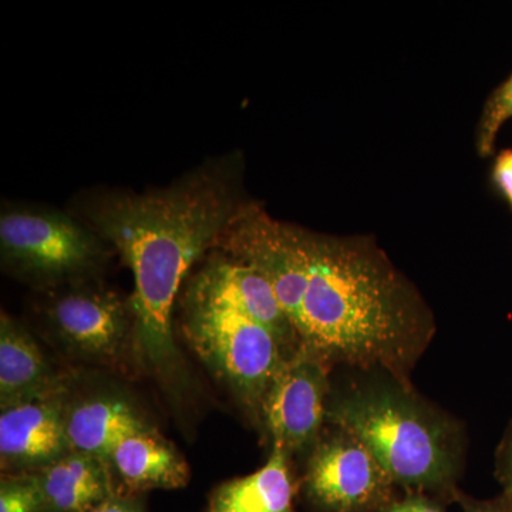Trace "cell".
Instances as JSON below:
<instances>
[{"label":"cell","mask_w":512,"mask_h":512,"mask_svg":"<svg viewBox=\"0 0 512 512\" xmlns=\"http://www.w3.org/2000/svg\"><path fill=\"white\" fill-rule=\"evenodd\" d=\"M491 181L495 190L512 211V148L500 151L495 157Z\"/></svg>","instance_id":"cell-20"},{"label":"cell","mask_w":512,"mask_h":512,"mask_svg":"<svg viewBox=\"0 0 512 512\" xmlns=\"http://www.w3.org/2000/svg\"><path fill=\"white\" fill-rule=\"evenodd\" d=\"M0 512H45V501L36 474L3 478Z\"/></svg>","instance_id":"cell-18"},{"label":"cell","mask_w":512,"mask_h":512,"mask_svg":"<svg viewBox=\"0 0 512 512\" xmlns=\"http://www.w3.org/2000/svg\"><path fill=\"white\" fill-rule=\"evenodd\" d=\"M512 119V73L485 101L478 121L476 148L478 156L490 157L501 127Z\"/></svg>","instance_id":"cell-17"},{"label":"cell","mask_w":512,"mask_h":512,"mask_svg":"<svg viewBox=\"0 0 512 512\" xmlns=\"http://www.w3.org/2000/svg\"><path fill=\"white\" fill-rule=\"evenodd\" d=\"M60 390L3 407L0 456L3 467H46L69 453Z\"/></svg>","instance_id":"cell-11"},{"label":"cell","mask_w":512,"mask_h":512,"mask_svg":"<svg viewBox=\"0 0 512 512\" xmlns=\"http://www.w3.org/2000/svg\"><path fill=\"white\" fill-rule=\"evenodd\" d=\"M434 332L419 291L370 235L309 229V269L296 322L323 362L383 369L404 384Z\"/></svg>","instance_id":"cell-2"},{"label":"cell","mask_w":512,"mask_h":512,"mask_svg":"<svg viewBox=\"0 0 512 512\" xmlns=\"http://www.w3.org/2000/svg\"><path fill=\"white\" fill-rule=\"evenodd\" d=\"M376 512H447L439 498L426 493L407 491L404 497H393Z\"/></svg>","instance_id":"cell-19"},{"label":"cell","mask_w":512,"mask_h":512,"mask_svg":"<svg viewBox=\"0 0 512 512\" xmlns=\"http://www.w3.org/2000/svg\"><path fill=\"white\" fill-rule=\"evenodd\" d=\"M453 500H456L461 505L464 512H508L503 500L495 501V503H491V501H477L457 490L453 495Z\"/></svg>","instance_id":"cell-23"},{"label":"cell","mask_w":512,"mask_h":512,"mask_svg":"<svg viewBox=\"0 0 512 512\" xmlns=\"http://www.w3.org/2000/svg\"><path fill=\"white\" fill-rule=\"evenodd\" d=\"M239 170L237 158L220 157L165 188L96 191L79 200L80 218L133 272L134 336L144 362L157 372H174L180 363L171 319L185 276L247 202Z\"/></svg>","instance_id":"cell-1"},{"label":"cell","mask_w":512,"mask_h":512,"mask_svg":"<svg viewBox=\"0 0 512 512\" xmlns=\"http://www.w3.org/2000/svg\"><path fill=\"white\" fill-rule=\"evenodd\" d=\"M501 478L504 484L503 503L508 512H512V431L505 443L503 461H501Z\"/></svg>","instance_id":"cell-22"},{"label":"cell","mask_w":512,"mask_h":512,"mask_svg":"<svg viewBox=\"0 0 512 512\" xmlns=\"http://www.w3.org/2000/svg\"><path fill=\"white\" fill-rule=\"evenodd\" d=\"M394 485L365 444L342 430L316 444L306 468V494L320 512H376Z\"/></svg>","instance_id":"cell-7"},{"label":"cell","mask_w":512,"mask_h":512,"mask_svg":"<svg viewBox=\"0 0 512 512\" xmlns=\"http://www.w3.org/2000/svg\"><path fill=\"white\" fill-rule=\"evenodd\" d=\"M188 302L224 306L261 323L289 353L301 348L295 328L264 276L242 262L214 255L194 278Z\"/></svg>","instance_id":"cell-10"},{"label":"cell","mask_w":512,"mask_h":512,"mask_svg":"<svg viewBox=\"0 0 512 512\" xmlns=\"http://www.w3.org/2000/svg\"><path fill=\"white\" fill-rule=\"evenodd\" d=\"M46 318L69 348L93 357L116 355L133 323L130 302L116 292L84 285L50 299Z\"/></svg>","instance_id":"cell-9"},{"label":"cell","mask_w":512,"mask_h":512,"mask_svg":"<svg viewBox=\"0 0 512 512\" xmlns=\"http://www.w3.org/2000/svg\"><path fill=\"white\" fill-rule=\"evenodd\" d=\"M147 429L144 421L123 399L93 397L66 414L69 451L109 461L114 448L131 434Z\"/></svg>","instance_id":"cell-14"},{"label":"cell","mask_w":512,"mask_h":512,"mask_svg":"<svg viewBox=\"0 0 512 512\" xmlns=\"http://www.w3.org/2000/svg\"><path fill=\"white\" fill-rule=\"evenodd\" d=\"M215 247L264 276L296 330L308 282L309 229L275 220L247 201Z\"/></svg>","instance_id":"cell-6"},{"label":"cell","mask_w":512,"mask_h":512,"mask_svg":"<svg viewBox=\"0 0 512 512\" xmlns=\"http://www.w3.org/2000/svg\"><path fill=\"white\" fill-rule=\"evenodd\" d=\"M328 363L306 348L285 360L266 393L261 416L276 446L291 456L318 440L325 420Z\"/></svg>","instance_id":"cell-8"},{"label":"cell","mask_w":512,"mask_h":512,"mask_svg":"<svg viewBox=\"0 0 512 512\" xmlns=\"http://www.w3.org/2000/svg\"><path fill=\"white\" fill-rule=\"evenodd\" d=\"M52 369L25 328L6 313L0 318V404L25 402L57 392Z\"/></svg>","instance_id":"cell-15"},{"label":"cell","mask_w":512,"mask_h":512,"mask_svg":"<svg viewBox=\"0 0 512 512\" xmlns=\"http://www.w3.org/2000/svg\"><path fill=\"white\" fill-rule=\"evenodd\" d=\"M288 463L285 448L274 444L264 467L227 481L212 493L207 512H296L295 483Z\"/></svg>","instance_id":"cell-16"},{"label":"cell","mask_w":512,"mask_h":512,"mask_svg":"<svg viewBox=\"0 0 512 512\" xmlns=\"http://www.w3.org/2000/svg\"><path fill=\"white\" fill-rule=\"evenodd\" d=\"M107 244L80 217L42 205L6 204L0 212L3 268L40 286L72 284L100 268Z\"/></svg>","instance_id":"cell-4"},{"label":"cell","mask_w":512,"mask_h":512,"mask_svg":"<svg viewBox=\"0 0 512 512\" xmlns=\"http://www.w3.org/2000/svg\"><path fill=\"white\" fill-rule=\"evenodd\" d=\"M326 417L365 444L394 484L453 498L458 473L453 427L406 389L355 390L335 400Z\"/></svg>","instance_id":"cell-3"},{"label":"cell","mask_w":512,"mask_h":512,"mask_svg":"<svg viewBox=\"0 0 512 512\" xmlns=\"http://www.w3.org/2000/svg\"><path fill=\"white\" fill-rule=\"evenodd\" d=\"M184 332L205 365L261 416L276 373L292 355L274 333L234 309L195 302H188Z\"/></svg>","instance_id":"cell-5"},{"label":"cell","mask_w":512,"mask_h":512,"mask_svg":"<svg viewBox=\"0 0 512 512\" xmlns=\"http://www.w3.org/2000/svg\"><path fill=\"white\" fill-rule=\"evenodd\" d=\"M86 512H144L143 504L138 498L131 497V494H116L104 500L103 503L97 504L96 507L90 508Z\"/></svg>","instance_id":"cell-21"},{"label":"cell","mask_w":512,"mask_h":512,"mask_svg":"<svg viewBox=\"0 0 512 512\" xmlns=\"http://www.w3.org/2000/svg\"><path fill=\"white\" fill-rule=\"evenodd\" d=\"M36 476L45 512H86L117 493L109 463L89 454L69 451Z\"/></svg>","instance_id":"cell-13"},{"label":"cell","mask_w":512,"mask_h":512,"mask_svg":"<svg viewBox=\"0 0 512 512\" xmlns=\"http://www.w3.org/2000/svg\"><path fill=\"white\" fill-rule=\"evenodd\" d=\"M127 494L147 490H175L190 480V468L177 448L156 431L131 434L114 448L107 461Z\"/></svg>","instance_id":"cell-12"}]
</instances>
